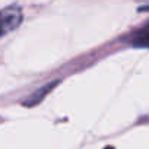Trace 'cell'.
I'll return each instance as SVG.
<instances>
[{
    "instance_id": "cell-3",
    "label": "cell",
    "mask_w": 149,
    "mask_h": 149,
    "mask_svg": "<svg viewBox=\"0 0 149 149\" xmlns=\"http://www.w3.org/2000/svg\"><path fill=\"white\" fill-rule=\"evenodd\" d=\"M57 84H58V81H57V82L54 81V82H51V84L45 85L44 88L38 89V91H37V92H35L32 97H29L26 101H24V105H28V107H31V105H37V104H38V102H40V101H41V100H42L45 95H47V92H48V91H50L53 86H56Z\"/></svg>"
},
{
    "instance_id": "cell-2",
    "label": "cell",
    "mask_w": 149,
    "mask_h": 149,
    "mask_svg": "<svg viewBox=\"0 0 149 149\" xmlns=\"http://www.w3.org/2000/svg\"><path fill=\"white\" fill-rule=\"evenodd\" d=\"M130 41L134 47L149 48V21H146L143 26H140L137 31L133 32V35L130 37Z\"/></svg>"
},
{
    "instance_id": "cell-1",
    "label": "cell",
    "mask_w": 149,
    "mask_h": 149,
    "mask_svg": "<svg viewBox=\"0 0 149 149\" xmlns=\"http://www.w3.org/2000/svg\"><path fill=\"white\" fill-rule=\"evenodd\" d=\"M22 22V10L19 6H8L0 9V37L16 29Z\"/></svg>"
}]
</instances>
